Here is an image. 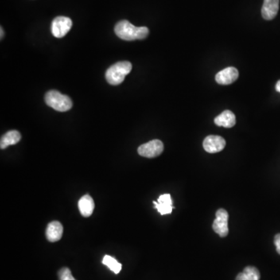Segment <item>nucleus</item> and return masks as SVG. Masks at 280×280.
<instances>
[{"label":"nucleus","instance_id":"1","mask_svg":"<svg viewBox=\"0 0 280 280\" xmlns=\"http://www.w3.org/2000/svg\"><path fill=\"white\" fill-rule=\"evenodd\" d=\"M114 32L125 41H135L146 38L149 35L146 27H136L128 21H121L114 27Z\"/></svg>","mask_w":280,"mask_h":280},{"label":"nucleus","instance_id":"2","mask_svg":"<svg viewBox=\"0 0 280 280\" xmlns=\"http://www.w3.org/2000/svg\"><path fill=\"white\" fill-rule=\"evenodd\" d=\"M133 66L129 62H118L111 66L105 73L107 83L113 86L121 84L125 77L131 72Z\"/></svg>","mask_w":280,"mask_h":280},{"label":"nucleus","instance_id":"3","mask_svg":"<svg viewBox=\"0 0 280 280\" xmlns=\"http://www.w3.org/2000/svg\"><path fill=\"white\" fill-rule=\"evenodd\" d=\"M44 101L48 106L60 112L69 111L72 107V100L57 91L47 92L44 96Z\"/></svg>","mask_w":280,"mask_h":280},{"label":"nucleus","instance_id":"4","mask_svg":"<svg viewBox=\"0 0 280 280\" xmlns=\"http://www.w3.org/2000/svg\"><path fill=\"white\" fill-rule=\"evenodd\" d=\"M164 151V144L161 140H153L142 144L138 148V153L142 157L147 158L157 157Z\"/></svg>","mask_w":280,"mask_h":280},{"label":"nucleus","instance_id":"5","mask_svg":"<svg viewBox=\"0 0 280 280\" xmlns=\"http://www.w3.org/2000/svg\"><path fill=\"white\" fill-rule=\"evenodd\" d=\"M228 212L224 209H219L216 213V219L212 223L213 231L221 238L228 235Z\"/></svg>","mask_w":280,"mask_h":280},{"label":"nucleus","instance_id":"6","mask_svg":"<svg viewBox=\"0 0 280 280\" xmlns=\"http://www.w3.org/2000/svg\"><path fill=\"white\" fill-rule=\"evenodd\" d=\"M72 26L71 19L67 17H57L52 23V34L54 37L61 38L67 35Z\"/></svg>","mask_w":280,"mask_h":280},{"label":"nucleus","instance_id":"7","mask_svg":"<svg viewBox=\"0 0 280 280\" xmlns=\"http://www.w3.org/2000/svg\"><path fill=\"white\" fill-rule=\"evenodd\" d=\"M226 146V141L219 136H208L203 141V148L210 153L220 152Z\"/></svg>","mask_w":280,"mask_h":280},{"label":"nucleus","instance_id":"8","mask_svg":"<svg viewBox=\"0 0 280 280\" xmlns=\"http://www.w3.org/2000/svg\"><path fill=\"white\" fill-rule=\"evenodd\" d=\"M239 76L238 70L234 67H227L216 75V81L220 85H229L236 81Z\"/></svg>","mask_w":280,"mask_h":280},{"label":"nucleus","instance_id":"9","mask_svg":"<svg viewBox=\"0 0 280 280\" xmlns=\"http://www.w3.org/2000/svg\"><path fill=\"white\" fill-rule=\"evenodd\" d=\"M280 9V0H264L262 16L266 21H271L277 17Z\"/></svg>","mask_w":280,"mask_h":280},{"label":"nucleus","instance_id":"10","mask_svg":"<svg viewBox=\"0 0 280 280\" xmlns=\"http://www.w3.org/2000/svg\"><path fill=\"white\" fill-rule=\"evenodd\" d=\"M155 208L158 210L161 215H166L172 212L174 207L173 201L170 194H164L157 199V202H153Z\"/></svg>","mask_w":280,"mask_h":280},{"label":"nucleus","instance_id":"11","mask_svg":"<svg viewBox=\"0 0 280 280\" xmlns=\"http://www.w3.org/2000/svg\"><path fill=\"white\" fill-rule=\"evenodd\" d=\"M214 122L218 126L232 128L236 124V117L232 111L226 110L215 118Z\"/></svg>","mask_w":280,"mask_h":280},{"label":"nucleus","instance_id":"12","mask_svg":"<svg viewBox=\"0 0 280 280\" xmlns=\"http://www.w3.org/2000/svg\"><path fill=\"white\" fill-rule=\"evenodd\" d=\"M63 225L58 221L51 222L46 229L47 239L50 242H56L63 237Z\"/></svg>","mask_w":280,"mask_h":280},{"label":"nucleus","instance_id":"13","mask_svg":"<svg viewBox=\"0 0 280 280\" xmlns=\"http://www.w3.org/2000/svg\"><path fill=\"white\" fill-rule=\"evenodd\" d=\"M78 207H79V212L81 213L82 216H84V217H89L92 215L93 212H94V199L89 195H86L79 199Z\"/></svg>","mask_w":280,"mask_h":280},{"label":"nucleus","instance_id":"14","mask_svg":"<svg viewBox=\"0 0 280 280\" xmlns=\"http://www.w3.org/2000/svg\"><path fill=\"white\" fill-rule=\"evenodd\" d=\"M21 135L18 131L12 130V131L7 132L1 138L0 147L2 149H6L9 146L17 144L21 140Z\"/></svg>","mask_w":280,"mask_h":280},{"label":"nucleus","instance_id":"15","mask_svg":"<svg viewBox=\"0 0 280 280\" xmlns=\"http://www.w3.org/2000/svg\"><path fill=\"white\" fill-rule=\"evenodd\" d=\"M260 273L258 269L253 266H247L242 273H239L236 280H259Z\"/></svg>","mask_w":280,"mask_h":280},{"label":"nucleus","instance_id":"16","mask_svg":"<svg viewBox=\"0 0 280 280\" xmlns=\"http://www.w3.org/2000/svg\"><path fill=\"white\" fill-rule=\"evenodd\" d=\"M102 263L107 266L109 269L115 274H118L120 271L122 270V264L119 263L115 258L110 256V255H105L103 260H102Z\"/></svg>","mask_w":280,"mask_h":280},{"label":"nucleus","instance_id":"17","mask_svg":"<svg viewBox=\"0 0 280 280\" xmlns=\"http://www.w3.org/2000/svg\"><path fill=\"white\" fill-rule=\"evenodd\" d=\"M59 280H76L68 268H63L59 272Z\"/></svg>","mask_w":280,"mask_h":280},{"label":"nucleus","instance_id":"18","mask_svg":"<svg viewBox=\"0 0 280 280\" xmlns=\"http://www.w3.org/2000/svg\"><path fill=\"white\" fill-rule=\"evenodd\" d=\"M274 244L276 245V247H277V252L280 254V234H277L275 236Z\"/></svg>","mask_w":280,"mask_h":280},{"label":"nucleus","instance_id":"19","mask_svg":"<svg viewBox=\"0 0 280 280\" xmlns=\"http://www.w3.org/2000/svg\"><path fill=\"white\" fill-rule=\"evenodd\" d=\"M276 90H277V91H278L279 93H280V80H279L277 83V85H276Z\"/></svg>","mask_w":280,"mask_h":280},{"label":"nucleus","instance_id":"20","mask_svg":"<svg viewBox=\"0 0 280 280\" xmlns=\"http://www.w3.org/2000/svg\"><path fill=\"white\" fill-rule=\"evenodd\" d=\"M3 35H4L3 30H2V28H1V39H2V37H3Z\"/></svg>","mask_w":280,"mask_h":280}]
</instances>
